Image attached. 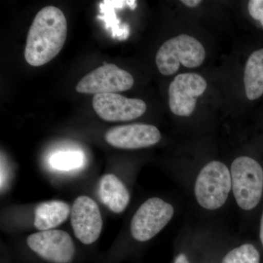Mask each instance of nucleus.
Returning a JSON list of instances; mask_svg holds the SVG:
<instances>
[{
  "label": "nucleus",
  "mask_w": 263,
  "mask_h": 263,
  "mask_svg": "<svg viewBox=\"0 0 263 263\" xmlns=\"http://www.w3.org/2000/svg\"><path fill=\"white\" fill-rule=\"evenodd\" d=\"M71 224L81 243H94L103 229V219L97 202L87 196L76 198L71 210Z\"/></svg>",
  "instance_id": "9"
},
{
  "label": "nucleus",
  "mask_w": 263,
  "mask_h": 263,
  "mask_svg": "<svg viewBox=\"0 0 263 263\" xmlns=\"http://www.w3.org/2000/svg\"><path fill=\"white\" fill-rule=\"evenodd\" d=\"M134 79L127 71L114 64L103 65L85 76L76 86V91L83 94L101 95L130 89Z\"/></svg>",
  "instance_id": "7"
},
{
  "label": "nucleus",
  "mask_w": 263,
  "mask_h": 263,
  "mask_svg": "<svg viewBox=\"0 0 263 263\" xmlns=\"http://www.w3.org/2000/svg\"><path fill=\"white\" fill-rule=\"evenodd\" d=\"M67 34V20L61 10L48 6L38 12L26 43L24 57L29 65L40 67L61 51Z\"/></svg>",
  "instance_id": "1"
},
{
  "label": "nucleus",
  "mask_w": 263,
  "mask_h": 263,
  "mask_svg": "<svg viewBox=\"0 0 263 263\" xmlns=\"http://www.w3.org/2000/svg\"><path fill=\"white\" fill-rule=\"evenodd\" d=\"M221 263H260V254L253 245L246 243L228 252Z\"/></svg>",
  "instance_id": "15"
},
{
  "label": "nucleus",
  "mask_w": 263,
  "mask_h": 263,
  "mask_svg": "<svg viewBox=\"0 0 263 263\" xmlns=\"http://www.w3.org/2000/svg\"><path fill=\"white\" fill-rule=\"evenodd\" d=\"M27 245L39 258L47 263H73L76 250L73 240L67 232L46 230L29 235Z\"/></svg>",
  "instance_id": "5"
},
{
  "label": "nucleus",
  "mask_w": 263,
  "mask_h": 263,
  "mask_svg": "<svg viewBox=\"0 0 263 263\" xmlns=\"http://www.w3.org/2000/svg\"><path fill=\"white\" fill-rule=\"evenodd\" d=\"M230 174L238 205L243 210L254 209L263 193V170L260 164L251 157H239L232 163Z\"/></svg>",
  "instance_id": "3"
},
{
  "label": "nucleus",
  "mask_w": 263,
  "mask_h": 263,
  "mask_svg": "<svg viewBox=\"0 0 263 263\" xmlns=\"http://www.w3.org/2000/svg\"><path fill=\"white\" fill-rule=\"evenodd\" d=\"M174 263H190L184 254H179L175 259Z\"/></svg>",
  "instance_id": "19"
},
{
  "label": "nucleus",
  "mask_w": 263,
  "mask_h": 263,
  "mask_svg": "<svg viewBox=\"0 0 263 263\" xmlns=\"http://www.w3.org/2000/svg\"><path fill=\"white\" fill-rule=\"evenodd\" d=\"M181 3L186 6L190 7V8H193V7H196L197 5H200L202 3L200 0H183Z\"/></svg>",
  "instance_id": "18"
},
{
  "label": "nucleus",
  "mask_w": 263,
  "mask_h": 263,
  "mask_svg": "<svg viewBox=\"0 0 263 263\" xmlns=\"http://www.w3.org/2000/svg\"><path fill=\"white\" fill-rule=\"evenodd\" d=\"M50 163L59 171H71L79 168L82 164L83 156L79 152H61L52 156Z\"/></svg>",
  "instance_id": "16"
},
{
  "label": "nucleus",
  "mask_w": 263,
  "mask_h": 263,
  "mask_svg": "<svg viewBox=\"0 0 263 263\" xmlns=\"http://www.w3.org/2000/svg\"><path fill=\"white\" fill-rule=\"evenodd\" d=\"M259 237H260L261 243L263 246V213L260 221V230H259Z\"/></svg>",
  "instance_id": "20"
},
{
  "label": "nucleus",
  "mask_w": 263,
  "mask_h": 263,
  "mask_svg": "<svg viewBox=\"0 0 263 263\" xmlns=\"http://www.w3.org/2000/svg\"><path fill=\"white\" fill-rule=\"evenodd\" d=\"M249 14L254 19L261 21L263 18V0H252L249 2Z\"/></svg>",
  "instance_id": "17"
},
{
  "label": "nucleus",
  "mask_w": 263,
  "mask_h": 263,
  "mask_svg": "<svg viewBox=\"0 0 263 263\" xmlns=\"http://www.w3.org/2000/svg\"><path fill=\"white\" fill-rule=\"evenodd\" d=\"M246 94L250 100H257L263 95V48L250 55L245 70Z\"/></svg>",
  "instance_id": "14"
},
{
  "label": "nucleus",
  "mask_w": 263,
  "mask_h": 263,
  "mask_svg": "<svg viewBox=\"0 0 263 263\" xmlns=\"http://www.w3.org/2000/svg\"><path fill=\"white\" fill-rule=\"evenodd\" d=\"M70 213L68 204L61 200L42 202L34 212V228L40 231L53 229L67 220Z\"/></svg>",
  "instance_id": "13"
},
{
  "label": "nucleus",
  "mask_w": 263,
  "mask_h": 263,
  "mask_svg": "<svg viewBox=\"0 0 263 263\" xmlns=\"http://www.w3.org/2000/svg\"><path fill=\"white\" fill-rule=\"evenodd\" d=\"M92 106L99 117L107 122L134 120L146 110V104L143 100L114 93L95 95Z\"/></svg>",
  "instance_id": "10"
},
{
  "label": "nucleus",
  "mask_w": 263,
  "mask_h": 263,
  "mask_svg": "<svg viewBox=\"0 0 263 263\" xmlns=\"http://www.w3.org/2000/svg\"><path fill=\"white\" fill-rule=\"evenodd\" d=\"M207 82L196 73L178 75L168 89L169 106L172 113L179 117H190L195 110L198 97L205 92Z\"/></svg>",
  "instance_id": "8"
},
{
  "label": "nucleus",
  "mask_w": 263,
  "mask_h": 263,
  "mask_svg": "<svg viewBox=\"0 0 263 263\" xmlns=\"http://www.w3.org/2000/svg\"><path fill=\"white\" fill-rule=\"evenodd\" d=\"M231 188L228 167L219 161H212L199 173L195 184V197L200 206L216 210L226 203Z\"/></svg>",
  "instance_id": "4"
},
{
  "label": "nucleus",
  "mask_w": 263,
  "mask_h": 263,
  "mask_svg": "<svg viewBox=\"0 0 263 263\" xmlns=\"http://www.w3.org/2000/svg\"><path fill=\"white\" fill-rule=\"evenodd\" d=\"M174 207L159 197H152L139 207L131 221V234L138 241L152 239L167 226Z\"/></svg>",
  "instance_id": "6"
},
{
  "label": "nucleus",
  "mask_w": 263,
  "mask_h": 263,
  "mask_svg": "<svg viewBox=\"0 0 263 263\" xmlns=\"http://www.w3.org/2000/svg\"><path fill=\"white\" fill-rule=\"evenodd\" d=\"M161 137L160 130L155 126L134 124L111 128L105 134V140L116 148L137 149L157 144Z\"/></svg>",
  "instance_id": "11"
},
{
  "label": "nucleus",
  "mask_w": 263,
  "mask_h": 263,
  "mask_svg": "<svg viewBox=\"0 0 263 263\" xmlns=\"http://www.w3.org/2000/svg\"><path fill=\"white\" fill-rule=\"evenodd\" d=\"M261 24H262V27H263V18L262 20L260 21Z\"/></svg>",
  "instance_id": "21"
},
{
  "label": "nucleus",
  "mask_w": 263,
  "mask_h": 263,
  "mask_svg": "<svg viewBox=\"0 0 263 263\" xmlns=\"http://www.w3.org/2000/svg\"><path fill=\"white\" fill-rule=\"evenodd\" d=\"M205 58V48L196 38L182 34L162 45L156 56V64L162 75L176 73L182 65L194 68L202 65Z\"/></svg>",
  "instance_id": "2"
},
{
  "label": "nucleus",
  "mask_w": 263,
  "mask_h": 263,
  "mask_svg": "<svg viewBox=\"0 0 263 263\" xmlns=\"http://www.w3.org/2000/svg\"><path fill=\"white\" fill-rule=\"evenodd\" d=\"M99 195L104 205L117 214L124 212L130 200L125 185L113 174L105 175L100 179Z\"/></svg>",
  "instance_id": "12"
}]
</instances>
